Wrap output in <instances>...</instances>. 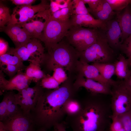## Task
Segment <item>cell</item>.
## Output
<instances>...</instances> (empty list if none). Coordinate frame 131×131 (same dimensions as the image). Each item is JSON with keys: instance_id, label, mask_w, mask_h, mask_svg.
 <instances>
[{"instance_id": "obj_7", "label": "cell", "mask_w": 131, "mask_h": 131, "mask_svg": "<svg viewBox=\"0 0 131 131\" xmlns=\"http://www.w3.org/2000/svg\"><path fill=\"white\" fill-rule=\"evenodd\" d=\"M72 26L70 19L62 21L54 19L51 16L47 20L39 40L44 43L45 47L57 43L65 37Z\"/></svg>"}, {"instance_id": "obj_30", "label": "cell", "mask_w": 131, "mask_h": 131, "mask_svg": "<svg viewBox=\"0 0 131 131\" xmlns=\"http://www.w3.org/2000/svg\"><path fill=\"white\" fill-rule=\"evenodd\" d=\"M112 9L116 12H120L131 2V0H106Z\"/></svg>"}, {"instance_id": "obj_28", "label": "cell", "mask_w": 131, "mask_h": 131, "mask_svg": "<svg viewBox=\"0 0 131 131\" xmlns=\"http://www.w3.org/2000/svg\"><path fill=\"white\" fill-rule=\"evenodd\" d=\"M39 82L42 87L48 90L57 89L59 87L60 85L52 76L49 74L46 75Z\"/></svg>"}, {"instance_id": "obj_8", "label": "cell", "mask_w": 131, "mask_h": 131, "mask_svg": "<svg viewBox=\"0 0 131 131\" xmlns=\"http://www.w3.org/2000/svg\"><path fill=\"white\" fill-rule=\"evenodd\" d=\"M44 89L39 82L32 87H29L15 93V97L18 105L25 114H30L33 111Z\"/></svg>"}, {"instance_id": "obj_19", "label": "cell", "mask_w": 131, "mask_h": 131, "mask_svg": "<svg viewBox=\"0 0 131 131\" xmlns=\"http://www.w3.org/2000/svg\"><path fill=\"white\" fill-rule=\"evenodd\" d=\"M28 61L30 64L26 66L25 73L31 81L37 83L46 75L41 67V58L38 56L32 57Z\"/></svg>"}, {"instance_id": "obj_15", "label": "cell", "mask_w": 131, "mask_h": 131, "mask_svg": "<svg viewBox=\"0 0 131 131\" xmlns=\"http://www.w3.org/2000/svg\"><path fill=\"white\" fill-rule=\"evenodd\" d=\"M106 36L110 47L114 49H119L122 31L118 22L116 19H112L106 23Z\"/></svg>"}, {"instance_id": "obj_47", "label": "cell", "mask_w": 131, "mask_h": 131, "mask_svg": "<svg viewBox=\"0 0 131 131\" xmlns=\"http://www.w3.org/2000/svg\"><path fill=\"white\" fill-rule=\"evenodd\" d=\"M128 60V62H129V64L130 66H131V60Z\"/></svg>"}, {"instance_id": "obj_27", "label": "cell", "mask_w": 131, "mask_h": 131, "mask_svg": "<svg viewBox=\"0 0 131 131\" xmlns=\"http://www.w3.org/2000/svg\"><path fill=\"white\" fill-rule=\"evenodd\" d=\"M0 66L11 65L25 67L20 59L13 54L7 52L0 56Z\"/></svg>"}, {"instance_id": "obj_26", "label": "cell", "mask_w": 131, "mask_h": 131, "mask_svg": "<svg viewBox=\"0 0 131 131\" xmlns=\"http://www.w3.org/2000/svg\"><path fill=\"white\" fill-rule=\"evenodd\" d=\"M73 10L72 0L69 5L53 13L51 16L52 18L62 21H66L69 20L72 15Z\"/></svg>"}, {"instance_id": "obj_48", "label": "cell", "mask_w": 131, "mask_h": 131, "mask_svg": "<svg viewBox=\"0 0 131 131\" xmlns=\"http://www.w3.org/2000/svg\"><path fill=\"white\" fill-rule=\"evenodd\" d=\"M108 131V130H103V131Z\"/></svg>"}, {"instance_id": "obj_11", "label": "cell", "mask_w": 131, "mask_h": 131, "mask_svg": "<svg viewBox=\"0 0 131 131\" xmlns=\"http://www.w3.org/2000/svg\"><path fill=\"white\" fill-rule=\"evenodd\" d=\"M22 70L18 71L9 80H7L3 72L0 71V90L2 91H12L16 90L18 92L29 87L31 80L23 73Z\"/></svg>"}, {"instance_id": "obj_4", "label": "cell", "mask_w": 131, "mask_h": 131, "mask_svg": "<svg viewBox=\"0 0 131 131\" xmlns=\"http://www.w3.org/2000/svg\"><path fill=\"white\" fill-rule=\"evenodd\" d=\"M115 54L109 45L105 31L99 30L96 42L84 50L79 52L80 61L86 63H112Z\"/></svg>"}, {"instance_id": "obj_5", "label": "cell", "mask_w": 131, "mask_h": 131, "mask_svg": "<svg viewBox=\"0 0 131 131\" xmlns=\"http://www.w3.org/2000/svg\"><path fill=\"white\" fill-rule=\"evenodd\" d=\"M111 89L112 117L118 116L131 110V90L123 81H115Z\"/></svg>"}, {"instance_id": "obj_18", "label": "cell", "mask_w": 131, "mask_h": 131, "mask_svg": "<svg viewBox=\"0 0 131 131\" xmlns=\"http://www.w3.org/2000/svg\"><path fill=\"white\" fill-rule=\"evenodd\" d=\"M117 19L122 31L121 43L131 35V7L128 6L122 12H116Z\"/></svg>"}, {"instance_id": "obj_25", "label": "cell", "mask_w": 131, "mask_h": 131, "mask_svg": "<svg viewBox=\"0 0 131 131\" xmlns=\"http://www.w3.org/2000/svg\"><path fill=\"white\" fill-rule=\"evenodd\" d=\"M8 93L7 118L13 116L22 111L17 103L15 93L12 91H9Z\"/></svg>"}, {"instance_id": "obj_49", "label": "cell", "mask_w": 131, "mask_h": 131, "mask_svg": "<svg viewBox=\"0 0 131 131\" xmlns=\"http://www.w3.org/2000/svg\"><path fill=\"white\" fill-rule=\"evenodd\" d=\"M130 4L131 6V3H130Z\"/></svg>"}, {"instance_id": "obj_14", "label": "cell", "mask_w": 131, "mask_h": 131, "mask_svg": "<svg viewBox=\"0 0 131 131\" xmlns=\"http://www.w3.org/2000/svg\"><path fill=\"white\" fill-rule=\"evenodd\" d=\"M46 16L44 13L40 12L29 21L19 25L25 29L31 38L39 39L47 23Z\"/></svg>"}, {"instance_id": "obj_31", "label": "cell", "mask_w": 131, "mask_h": 131, "mask_svg": "<svg viewBox=\"0 0 131 131\" xmlns=\"http://www.w3.org/2000/svg\"><path fill=\"white\" fill-rule=\"evenodd\" d=\"M72 15L90 14V13L82 0H73Z\"/></svg>"}, {"instance_id": "obj_39", "label": "cell", "mask_w": 131, "mask_h": 131, "mask_svg": "<svg viewBox=\"0 0 131 131\" xmlns=\"http://www.w3.org/2000/svg\"><path fill=\"white\" fill-rule=\"evenodd\" d=\"M9 49L8 42L0 38V56L6 53Z\"/></svg>"}, {"instance_id": "obj_40", "label": "cell", "mask_w": 131, "mask_h": 131, "mask_svg": "<svg viewBox=\"0 0 131 131\" xmlns=\"http://www.w3.org/2000/svg\"><path fill=\"white\" fill-rule=\"evenodd\" d=\"M84 4H88L89 7V10H93L97 7L100 0H82Z\"/></svg>"}, {"instance_id": "obj_43", "label": "cell", "mask_w": 131, "mask_h": 131, "mask_svg": "<svg viewBox=\"0 0 131 131\" xmlns=\"http://www.w3.org/2000/svg\"><path fill=\"white\" fill-rule=\"evenodd\" d=\"M60 9L58 4L55 0H50L49 10L51 15L53 13Z\"/></svg>"}, {"instance_id": "obj_32", "label": "cell", "mask_w": 131, "mask_h": 131, "mask_svg": "<svg viewBox=\"0 0 131 131\" xmlns=\"http://www.w3.org/2000/svg\"><path fill=\"white\" fill-rule=\"evenodd\" d=\"M4 65L6 66L5 67L3 66H0V70L8 75L10 78L14 76L18 72L25 69L26 67L11 65Z\"/></svg>"}, {"instance_id": "obj_41", "label": "cell", "mask_w": 131, "mask_h": 131, "mask_svg": "<svg viewBox=\"0 0 131 131\" xmlns=\"http://www.w3.org/2000/svg\"><path fill=\"white\" fill-rule=\"evenodd\" d=\"M65 121H63L55 124L53 127V129L52 131H67Z\"/></svg>"}, {"instance_id": "obj_22", "label": "cell", "mask_w": 131, "mask_h": 131, "mask_svg": "<svg viewBox=\"0 0 131 131\" xmlns=\"http://www.w3.org/2000/svg\"><path fill=\"white\" fill-rule=\"evenodd\" d=\"M98 69L102 77L109 82L111 86L115 81L111 79L112 77L115 75V65L114 63H94L92 64Z\"/></svg>"}, {"instance_id": "obj_2", "label": "cell", "mask_w": 131, "mask_h": 131, "mask_svg": "<svg viewBox=\"0 0 131 131\" xmlns=\"http://www.w3.org/2000/svg\"><path fill=\"white\" fill-rule=\"evenodd\" d=\"M73 84L67 79L58 88L44 90L31 113L36 126L48 130L63 121L66 115L64 105L69 99L75 97L77 91Z\"/></svg>"}, {"instance_id": "obj_10", "label": "cell", "mask_w": 131, "mask_h": 131, "mask_svg": "<svg viewBox=\"0 0 131 131\" xmlns=\"http://www.w3.org/2000/svg\"><path fill=\"white\" fill-rule=\"evenodd\" d=\"M1 122L7 131H36V125L31 114H25L22 110L13 116Z\"/></svg>"}, {"instance_id": "obj_42", "label": "cell", "mask_w": 131, "mask_h": 131, "mask_svg": "<svg viewBox=\"0 0 131 131\" xmlns=\"http://www.w3.org/2000/svg\"><path fill=\"white\" fill-rule=\"evenodd\" d=\"M55 2L58 4L60 9L67 7L71 3L72 0H56Z\"/></svg>"}, {"instance_id": "obj_17", "label": "cell", "mask_w": 131, "mask_h": 131, "mask_svg": "<svg viewBox=\"0 0 131 131\" xmlns=\"http://www.w3.org/2000/svg\"><path fill=\"white\" fill-rule=\"evenodd\" d=\"M76 71L78 73V74L86 79L111 86L109 82L102 77L96 67L92 64L90 65L79 60L76 66Z\"/></svg>"}, {"instance_id": "obj_34", "label": "cell", "mask_w": 131, "mask_h": 131, "mask_svg": "<svg viewBox=\"0 0 131 131\" xmlns=\"http://www.w3.org/2000/svg\"><path fill=\"white\" fill-rule=\"evenodd\" d=\"M126 131H131V110L118 116Z\"/></svg>"}, {"instance_id": "obj_3", "label": "cell", "mask_w": 131, "mask_h": 131, "mask_svg": "<svg viewBox=\"0 0 131 131\" xmlns=\"http://www.w3.org/2000/svg\"><path fill=\"white\" fill-rule=\"evenodd\" d=\"M45 48L47 52L44 53L41 59V65H44L48 71L61 67L70 73L76 71L79 52L65 37L59 42Z\"/></svg>"}, {"instance_id": "obj_44", "label": "cell", "mask_w": 131, "mask_h": 131, "mask_svg": "<svg viewBox=\"0 0 131 131\" xmlns=\"http://www.w3.org/2000/svg\"><path fill=\"white\" fill-rule=\"evenodd\" d=\"M123 81L126 86L131 90V74L128 78Z\"/></svg>"}, {"instance_id": "obj_46", "label": "cell", "mask_w": 131, "mask_h": 131, "mask_svg": "<svg viewBox=\"0 0 131 131\" xmlns=\"http://www.w3.org/2000/svg\"><path fill=\"white\" fill-rule=\"evenodd\" d=\"M47 130L46 129L43 128H38L35 131H47Z\"/></svg>"}, {"instance_id": "obj_12", "label": "cell", "mask_w": 131, "mask_h": 131, "mask_svg": "<svg viewBox=\"0 0 131 131\" xmlns=\"http://www.w3.org/2000/svg\"><path fill=\"white\" fill-rule=\"evenodd\" d=\"M74 87L77 91L81 87L85 88L90 94L110 95L111 87L92 80L87 79L78 74L73 84Z\"/></svg>"}, {"instance_id": "obj_20", "label": "cell", "mask_w": 131, "mask_h": 131, "mask_svg": "<svg viewBox=\"0 0 131 131\" xmlns=\"http://www.w3.org/2000/svg\"><path fill=\"white\" fill-rule=\"evenodd\" d=\"M95 19L106 23L112 19L117 13L114 11L106 0H100L97 7L93 10H88Z\"/></svg>"}, {"instance_id": "obj_16", "label": "cell", "mask_w": 131, "mask_h": 131, "mask_svg": "<svg viewBox=\"0 0 131 131\" xmlns=\"http://www.w3.org/2000/svg\"><path fill=\"white\" fill-rule=\"evenodd\" d=\"M70 20L72 26H84L105 31L106 29V23L95 18L90 14L72 15Z\"/></svg>"}, {"instance_id": "obj_35", "label": "cell", "mask_w": 131, "mask_h": 131, "mask_svg": "<svg viewBox=\"0 0 131 131\" xmlns=\"http://www.w3.org/2000/svg\"><path fill=\"white\" fill-rule=\"evenodd\" d=\"M8 92L4 95L0 103V121L2 122L7 118Z\"/></svg>"}, {"instance_id": "obj_6", "label": "cell", "mask_w": 131, "mask_h": 131, "mask_svg": "<svg viewBox=\"0 0 131 131\" xmlns=\"http://www.w3.org/2000/svg\"><path fill=\"white\" fill-rule=\"evenodd\" d=\"M99 30L72 26L65 37L68 42L78 51L81 52L96 42Z\"/></svg>"}, {"instance_id": "obj_29", "label": "cell", "mask_w": 131, "mask_h": 131, "mask_svg": "<svg viewBox=\"0 0 131 131\" xmlns=\"http://www.w3.org/2000/svg\"><path fill=\"white\" fill-rule=\"evenodd\" d=\"M11 15L10 14L9 8L0 2V29L4 27L10 21Z\"/></svg>"}, {"instance_id": "obj_38", "label": "cell", "mask_w": 131, "mask_h": 131, "mask_svg": "<svg viewBox=\"0 0 131 131\" xmlns=\"http://www.w3.org/2000/svg\"><path fill=\"white\" fill-rule=\"evenodd\" d=\"M13 4L17 6L31 5L36 0H12Z\"/></svg>"}, {"instance_id": "obj_36", "label": "cell", "mask_w": 131, "mask_h": 131, "mask_svg": "<svg viewBox=\"0 0 131 131\" xmlns=\"http://www.w3.org/2000/svg\"><path fill=\"white\" fill-rule=\"evenodd\" d=\"M128 57V60H131V35L126 39L121 44L120 49Z\"/></svg>"}, {"instance_id": "obj_23", "label": "cell", "mask_w": 131, "mask_h": 131, "mask_svg": "<svg viewBox=\"0 0 131 131\" xmlns=\"http://www.w3.org/2000/svg\"><path fill=\"white\" fill-rule=\"evenodd\" d=\"M26 52L30 57L38 56L41 58L44 53V48L40 41L36 38H32L26 44ZM30 57V58H31Z\"/></svg>"}, {"instance_id": "obj_21", "label": "cell", "mask_w": 131, "mask_h": 131, "mask_svg": "<svg viewBox=\"0 0 131 131\" xmlns=\"http://www.w3.org/2000/svg\"><path fill=\"white\" fill-rule=\"evenodd\" d=\"M114 63L115 65V75L119 79H126L128 78L131 74V70L127 59L121 54H120L118 60Z\"/></svg>"}, {"instance_id": "obj_37", "label": "cell", "mask_w": 131, "mask_h": 131, "mask_svg": "<svg viewBox=\"0 0 131 131\" xmlns=\"http://www.w3.org/2000/svg\"><path fill=\"white\" fill-rule=\"evenodd\" d=\"M109 131H126L118 116L112 117Z\"/></svg>"}, {"instance_id": "obj_33", "label": "cell", "mask_w": 131, "mask_h": 131, "mask_svg": "<svg viewBox=\"0 0 131 131\" xmlns=\"http://www.w3.org/2000/svg\"><path fill=\"white\" fill-rule=\"evenodd\" d=\"M53 71L52 76L60 84L68 79L67 74L63 68L57 67L54 68Z\"/></svg>"}, {"instance_id": "obj_45", "label": "cell", "mask_w": 131, "mask_h": 131, "mask_svg": "<svg viewBox=\"0 0 131 131\" xmlns=\"http://www.w3.org/2000/svg\"><path fill=\"white\" fill-rule=\"evenodd\" d=\"M0 131H7L4 128L2 122L0 121Z\"/></svg>"}, {"instance_id": "obj_9", "label": "cell", "mask_w": 131, "mask_h": 131, "mask_svg": "<svg viewBox=\"0 0 131 131\" xmlns=\"http://www.w3.org/2000/svg\"><path fill=\"white\" fill-rule=\"evenodd\" d=\"M49 5L46 0H42L40 3L35 5L17 6L13 9L11 20L7 24L20 25L27 22L36 14L49 9Z\"/></svg>"}, {"instance_id": "obj_13", "label": "cell", "mask_w": 131, "mask_h": 131, "mask_svg": "<svg viewBox=\"0 0 131 131\" xmlns=\"http://www.w3.org/2000/svg\"><path fill=\"white\" fill-rule=\"evenodd\" d=\"M1 30L9 37L16 48L26 44L32 39L25 29L18 25L8 24Z\"/></svg>"}, {"instance_id": "obj_24", "label": "cell", "mask_w": 131, "mask_h": 131, "mask_svg": "<svg viewBox=\"0 0 131 131\" xmlns=\"http://www.w3.org/2000/svg\"><path fill=\"white\" fill-rule=\"evenodd\" d=\"M74 97L69 99L64 106L66 116H72L77 114L81 107L80 100Z\"/></svg>"}, {"instance_id": "obj_1", "label": "cell", "mask_w": 131, "mask_h": 131, "mask_svg": "<svg viewBox=\"0 0 131 131\" xmlns=\"http://www.w3.org/2000/svg\"><path fill=\"white\" fill-rule=\"evenodd\" d=\"M100 94L90 95L80 100V111L64 121L72 131H101L107 130L111 123V102Z\"/></svg>"}]
</instances>
